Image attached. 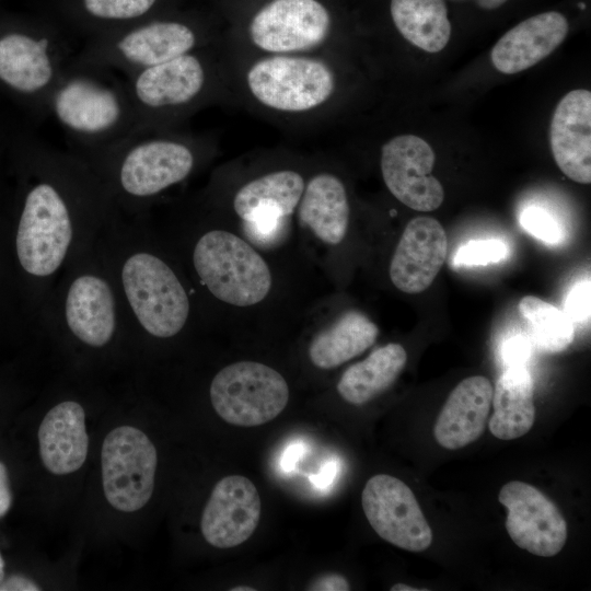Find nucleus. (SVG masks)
I'll use <instances>...</instances> for the list:
<instances>
[{
	"instance_id": "nucleus-1",
	"label": "nucleus",
	"mask_w": 591,
	"mask_h": 591,
	"mask_svg": "<svg viewBox=\"0 0 591 591\" xmlns=\"http://www.w3.org/2000/svg\"><path fill=\"white\" fill-rule=\"evenodd\" d=\"M25 171L13 248L37 316L59 276L116 209L89 163L71 151L35 143Z\"/></svg>"
},
{
	"instance_id": "nucleus-2",
	"label": "nucleus",
	"mask_w": 591,
	"mask_h": 591,
	"mask_svg": "<svg viewBox=\"0 0 591 591\" xmlns=\"http://www.w3.org/2000/svg\"><path fill=\"white\" fill-rule=\"evenodd\" d=\"M36 317L61 369L100 380L121 369L132 373L127 321L96 241L69 263Z\"/></svg>"
},
{
	"instance_id": "nucleus-3",
	"label": "nucleus",
	"mask_w": 591,
	"mask_h": 591,
	"mask_svg": "<svg viewBox=\"0 0 591 591\" xmlns=\"http://www.w3.org/2000/svg\"><path fill=\"white\" fill-rule=\"evenodd\" d=\"M127 321L135 374L159 343L181 336L192 316L190 294L157 244L146 217L117 210L97 236Z\"/></svg>"
},
{
	"instance_id": "nucleus-4",
	"label": "nucleus",
	"mask_w": 591,
	"mask_h": 591,
	"mask_svg": "<svg viewBox=\"0 0 591 591\" xmlns=\"http://www.w3.org/2000/svg\"><path fill=\"white\" fill-rule=\"evenodd\" d=\"M200 157L199 141L165 130L137 132L85 161L121 216L146 217L158 197L193 174Z\"/></svg>"
},
{
	"instance_id": "nucleus-5",
	"label": "nucleus",
	"mask_w": 591,
	"mask_h": 591,
	"mask_svg": "<svg viewBox=\"0 0 591 591\" xmlns=\"http://www.w3.org/2000/svg\"><path fill=\"white\" fill-rule=\"evenodd\" d=\"M96 445L95 490L102 511L114 521L132 522L153 498L159 467L158 448L138 420V391L132 382L112 401Z\"/></svg>"
},
{
	"instance_id": "nucleus-6",
	"label": "nucleus",
	"mask_w": 591,
	"mask_h": 591,
	"mask_svg": "<svg viewBox=\"0 0 591 591\" xmlns=\"http://www.w3.org/2000/svg\"><path fill=\"white\" fill-rule=\"evenodd\" d=\"M48 116L63 131L70 151L84 160L139 132L125 80L113 70L72 60L51 92Z\"/></svg>"
},
{
	"instance_id": "nucleus-7",
	"label": "nucleus",
	"mask_w": 591,
	"mask_h": 591,
	"mask_svg": "<svg viewBox=\"0 0 591 591\" xmlns=\"http://www.w3.org/2000/svg\"><path fill=\"white\" fill-rule=\"evenodd\" d=\"M112 399L101 380L61 369L47 384L36 429L39 465L53 485L83 477L94 452L93 418Z\"/></svg>"
},
{
	"instance_id": "nucleus-8",
	"label": "nucleus",
	"mask_w": 591,
	"mask_h": 591,
	"mask_svg": "<svg viewBox=\"0 0 591 591\" xmlns=\"http://www.w3.org/2000/svg\"><path fill=\"white\" fill-rule=\"evenodd\" d=\"M124 80L139 132L165 131L210 95L212 65L201 47Z\"/></svg>"
},
{
	"instance_id": "nucleus-9",
	"label": "nucleus",
	"mask_w": 591,
	"mask_h": 591,
	"mask_svg": "<svg viewBox=\"0 0 591 591\" xmlns=\"http://www.w3.org/2000/svg\"><path fill=\"white\" fill-rule=\"evenodd\" d=\"M192 269L217 300L236 306L263 301L271 288L264 258L240 236L221 229L200 233L190 250Z\"/></svg>"
},
{
	"instance_id": "nucleus-10",
	"label": "nucleus",
	"mask_w": 591,
	"mask_h": 591,
	"mask_svg": "<svg viewBox=\"0 0 591 591\" xmlns=\"http://www.w3.org/2000/svg\"><path fill=\"white\" fill-rule=\"evenodd\" d=\"M200 46L201 36L192 25L177 20H152L91 37L71 60L128 76Z\"/></svg>"
},
{
	"instance_id": "nucleus-11",
	"label": "nucleus",
	"mask_w": 591,
	"mask_h": 591,
	"mask_svg": "<svg viewBox=\"0 0 591 591\" xmlns=\"http://www.w3.org/2000/svg\"><path fill=\"white\" fill-rule=\"evenodd\" d=\"M73 55L49 28L4 33L0 36V82L48 117L51 92Z\"/></svg>"
},
{
	"instance_id": "nucleus-12",
	"label": "nucleus",
	"mask_w": 591,
	"mask_h": 591,
	"mask_svg": "<svg viewBox=\"0 0 591 591\" xmlns=\"http://www.w3.org/2000/svg\"><path fill=\"white\" fill-rule=\"evenodd\" d=\"M246 85L263 106L282 113L318 108L335 91V76L321 59L298 55H270L254 62Z\"/></svg>"
},
{
	"instance_id": "nucleus-13",
	"label": "nucleus",
	"mask_w": 591,
	"mask_h": 591,
	"mask_svg": "<svg viewBox=\"0 0 591 591\" xmlns=\"http://www.w3.org/2000/svg\"><path fill=\"white\" fill-rule=\"evenodd\" d=\"M209 399L225 422L256 427L275 419L285 409L289 387L275 369L255 361H239L215 374Z\"/></svg>"
},
{
	"instance_id": "nucleus-14",
	"label": "nucleus",
	"mask_w": 591,
	"mask_h": 591,
	"mask_svg": "<svg viewBox=\"0 0 591 591\" xmlns=\"http://www.w3.org/2000/svg\"><path fill=\"white\" fill-rule=\"evenodd\" d=\"M331 15L317 0H271L252 18L253 45L269 55H294L314 49L327 38Z\"/></svg>"
},
{
	"instance_id": "nucleus-15",
	"label": "nucleus",
	"mask_w": 591,
	"mask_h": 591,
	"mask_svg": "<svg viewBox=\"0 0 591 591\" xmlns=\"http://www.w3.org/2000/svg\"><path fill=\"white\" fill-rule=\"evenodd\" d=\"M362 509L374 532L384 541L409 552H422L432 531L412 489L401 479L376 474L364 485Z\"/></svg>"
},
{
	"instance_id": "nucleus-16",
	"label": "nucleus",
	"mask_w": 591,
	"mask_h": 591,
	"mask_svg": "<svg viewBox=\"0 0 591 591\" xmlns=\"http://www.w3.org/2000/svg\"><path fill=\"white\" fill-rule=\"evenodd\" d=\"M507 509L506 529L520 548L542 557L558 554L567 540V523L556 505L534 486L512 480L498 495Z\"/></svg>"
},
{
	"instance_id": "nucleus-17",
	"label": "nucleus",
	"mask_w": 591,
	"mask_h": 591,
	"mask_svg": "<svg viewBox=\"0 0 591 591\" xmlns=\"http://www.w3.org/2000/svg\"><path fill=\"white\" fill-rule=\"evenodd\" d=\"M436 154L428 142L415 135H399L382 147L381 172L391 194L417 211L438 209L444 189L431 175Z\"/></svg>"
},
{
	"instance_id": "nucleus-18",
	"label": "nucleus",
	"mask_w": 591,
	"mask_h": 591,
	"mask_svg": "<svg viewBox=\"0 0 591 591\" xmlns=\"http://www.w3.org/2000/svg\"><path fill=\"white\" fill-rule=\"evenodd\" d=\"M260 513V497L253 482L242 475L225 476L215 485L202 509L201 535L216 548L239 546L255 532Z\"/></svg>"
},
{
	"instance_id": "nucleus-19",
	"label": "nucleus",
	"mask_w": 591,
	"mask_h": 591,
	"mask_svg": "<svg viewBox=\"0 0 591 591\" xmlns=\"http://www.w3.org/2000/svg\"><path fill=\"white\" fill-rule=\"evenodd\" d=\"M447 248V234L438 220L430 217L412 219L391 260L393 285L405 293L425 291L443 266Z\"/></svg>"
},
{
	"instance_id": "nucleus-20",
	"label": "nucleus",
	"mask_w": 591,
	"mask_h": 591,
	"mask_svg": "<svg viewBox=\"0 0 591 591\" xmlns=\"http://www.w3.org/2000/svg\"><path fill=\"white\" fill-rule=\"evenodd\" d=\"M549 143L560 171L573 182L591 183V93L568 92L557 104L549 129Z\"/></svg>"
},
{
	"instance_id": "nucleus-21",
	"label": "nucleus",
	"mask_w": 591,
	"mask_h": 591,
	"mask_svg": "<svg viewBox=\"0 0 591 591\" xmlns=\"http://www.w3.org/2000/svg\"><path fill=\"white\" fill-rule=\"evenodd\" d=\"M568 31L567 19L557 11L533 15L499 38L490 53L491 62L507 74L529 69L551 55Z\"/></svg>"
},
{
	"instance_id": "nucleus-22",
	"label": "nucleus",
	"mask_w": 591,
	"mask_h": 591,
	"mask_svg": "<svg viewBox=\"0 0 591 591\" xmlns=\"http://www.w3.org/2000/svg\"><path fill=\"white\" fill-rule=\"evenodd\" d=\"M493 385L483 375L461 381L450 393L433 428L437 442L456 450L474 442L484 432L493 398Z\"/></svg>"
},
{
	"instance_id": "nucleus-23",
	"label": "nucleus",
	"mask_w": 591,
	"mask_h": 591,
	"mask_svg": "<svg viewBox=\"0 0 591 591\" xmlns=\"http://www.w3.org/2000/svg\"><path fill=\"white\" fill-rule=\"evenodd\" d=\"M299 220L326 244L340 243L349 224V202L343 182L331 173L314 175L298 205Z\"/></svg>"
},
{
	"instance_id": "nucleus-24",
	"label": "nucleus",
	"mask_w": 591,
	"mask_h": 591,
	"mask_svg": "<svg viewBox=\"0 0 591 591\" xmlns=\"http://www.w3.org/2000/svg\"><path fill=\"white\" fill-rule=\"evenodd\" d=\"M489 430L498 439L524 436L535 419L534 383L525 367H508L498 378L491 398Z\"/></svg>"
},
{
	"instance_id": "nucleus-25",
	"label": "nucleus",
	"mask_w": 591,
	"mask_h": 591,
	"mask_svg": "<svg viewBox=\"0 0 591 591\" xmlns=\"http://www.w3.org/2000/svg\"><path fill=\"white\" fill-rule=\"evenodd\" d=\"M378 335V326L367 315L348 311L314 336L309 356L316 368L333 369L371 347Z\"/></svg>"
},
{
	"instance_id": "nucleus-26",
	"label": "nucleus",
	"mask_w": 591,
	"mask_h": 591,
	"mask_svg": "<svg viewBox=\"0 0 591 591\" xmlns=\"http://www.w3.org/2000/svg\"><path fill=\"white\" fill-rule=\"evenodd\" d=\"M407 361L404 347L390 343L350 366L337 383L339 395L349 404L363 405L387 390Z\"/></svg>"
},
{
	"instance_id": "nucleus-27",
	"label": "nucleus",
	"mask_w": 591,
	"mask_h": 591,
	"mask_svg": "<svg viewBox=\"0 0 591 591\" xmlns=\"http://www.w3.org/2000/svg\"><path fill=\"white\" fill-rule=\"evenodd\" d=\"M391 16L402 36L428 51L442 50L451 36L444 0H391Z\"/></svg>"
},
{
	"instance_id": "nucleus-28",
	"label": "nucleus",
	"mask_w": 591,
	"mask_h": 591,
	"mask_svg": "<svg viewBox=\"0 0 591 591\" xmlns=\"http://www.w3.org/2000/svg\"><path fill=\"white\" fill-rule=\"evenodd\" d=\"M304 186L303 177L296 171L267 173L236 192L233 208L241 219L254 210H273L290 217L299 205Z\"/></svg>"
},
{
	"instance_id": "nucleus-29",
	"label": "nucleus",
	"mask_w": 591,
	"mask_h": 591,
	"mask_svg": "<svg viewBox=\"0 0 591 591\" xmlns=\"http://www.w3.org/2000/svg\"><path fill=\"white\" fill-rule=\"evenodd\" d=\"M518 308L542 350L560 352L572 343L573 324L564 311L534 296L522 298Z\"/></svg>"
},
{
	"instance_id": "nucleus-30",
	"label": "nucleus",
	"mask_w": 591,
	"mask_h": 591,
	"mask_svg": "<svg viewBox=\"0 0 591 591\" xmlns=\"http://www.w3.org/2000/svg\"><path fill=\"white\" fill-rule=\"evenodd\" d=\"M159 0H80L82 15L99 27L107 25L103 34L139 23L157 5ZM101 34V35H103ZM92 36V37H93Z\"/></svg>"
},
{
	"instance_id": "nucleus-31",
	"label": "nucleus",
	"mask_w": 591,
	"mask_h": 591,
	"mask_svg": "<svg viewBox=\"0 0 591 591\" xmlns=\"http://www.w3.org/2000/svg\"><path fill=\"white\" fill-rule=\"evenodd\" d=\"M507 244L497 239L473 240L463 244L454 256L456 266H485L507 258Z\"/></svg>"
},
{
	"instance_id": "nucleus-32",
	"label": "nucleus",
	"mask_w": 591,
	"mask_h": 591,
	"mask_svg": "<svg viewBox=\"0 0 591 591\" xmlns=\"http://www.w3.org/2000/svg\"><path fill=\"white\" fill-rule=\"evenodd\" d=\"M519 221L528 233L547 244H557L563 237L558 222L543 208L536 206L525 208Z\"/></svg>"
},
{
	"instance_id": "nucleus-33",
	"label": "nucleus",
	"mask_w": 591,
	"mask_h": 591,
	"mask_svg": "<svg viewBox=\"0 0 591 591\" xmlns=\"http://www.w3.org/2000/svg\"><path fill=\"white\" fill-rule=\"evenodd\" d=\"M590 281L577 283L569 292L565 313L571 322L582 323L590 316Z\"/></svg>"
},
{
	"instance_id": "nucleus-34",
	"label": "nucleus",
	"mask_w": 591,
	"mask_h": 591,
	"mask_svg": "<svg viewBox=\"0 0 591 591\" xmlns=\"http://www.w3.org/2000/svg\"><path fill=\"white\" fill-rule=\"evenodd\" d=\"M532 352L530 340L517 335L507 339L501 347V358L508 367H525Z\"/></svg>"
},
{
	"instance_id": "nucleus-35",
	"label": "nucleus",
	"mask_w": 591,
	"mask_h": 591,
	"mask_svg": "<svg viewBox=\"0 0 591 591\" xmlns=\"http://www.w3.org/2000/svg\"><path fill=\"white\" fill-rule=\"evenodd\" d=\"M349 589L346 578L337 573L324 575L315 579L308 588L313 591H347Z\"/></svg>"
},
{
	"instance_id": "nucleus-36",
	"label": "nucleus",
	"mask_w": 591,
	"mask_h": 591,
	"mask_svg": "<svg viewBox=\"0 0 591 591\" xmlns=\"http://www.w3.org/2000/svg\"><path fill=\"white\" fill-rule=\"evenodd\" d=\"M42 584L34 578L24 575H13L5 577L0 584V591H37L42 590Z\"/></svg>"
},
{
	"instance_id": "nucleus-37",
	"label": "nucleus",
	"mask_w": 591,
	"mask_h": 591,
	"mask_svg": "<svg viewBox=\"0 0 591 591\" xmlns=\"http://www.w3.org/2000/svg\"><path fill=\"white\" fill-rule=\"evenodd\" d=\"M13 495L5 464L0 461V518L4 517L11 509Z\"/></svg>"
},
{
	"instance_id": "nucleus-38",
	"label": "nucleus",
	"mask_w": 591,
	"mask_h": 591,
	"mask_svg": "<svg viewBox=\"0 0 591 591\" xmlns=\"http://www.w3.org/2000/svg\"><path fill=\"white\" fill-rule=\"evenodd\" d=\"M337 473V464L336 462H327L325 463L321 471L311 476V482L321 489L327 488L334 480Z\"/></svg>"
},
{
	"instance_id": "nucleus-39",
	"label": "nucleus",
	"mask_w": 591,
	"mask_h": 591,
	"mask_svg": "<svg viewBox=\"0 0 591 591\" xmlns=\"http://www.w3.org/2000/svg\"><path fill=\"white\" fill-rule=\"evenodd\" d=\"M304 452V447L300 443L291 444L283 453L280 465L286 472L293 470L294 464Z\"/></svg>"
},
{
	"instance_id": "nucleus-40",
	"label": "nucleus",
	"mask_w": 591,
	"mask_h": 591,
	"mask_svg": "<svg viewBox=\"0 0 591 591\" xmlns=\"http://www.w3.org/2000/svg\"><path fill=\"white\" fill-rule=\"evenodd\" d=\"M474 1L482 9L494 10L505 4L508 0H474Z\"/></svg>"
},
{
	"instance_id": "nucleus-41",
	"label": "nucleus",
	"mask_w": 591,
	"mask_h": 591,
	"mask_svg": "<svg viewBox=\"0 0 591 591\" xmlns=\"http://www.w3.org/2000/svg\"><path fill=\"white\" fill-rule=\"evenodd\" d=\"M390 590L391 591H421V590H427V589H418V588H413L404 583H396L392 586Z\"/></svg>"
},
{
	"instance_id": "nucleus-42",
	"label": "nucleus",
	"mask_w": 591,
	"mask_h": 591,
	"mask_svg": "<svg viewBox=\"0 0 591 591\" xmlns=\"http://www.w3.org/2000/svg\"><path fill=\"white\" fill-rule=\"evenodd\" d=\"M4 568H5L4 559H3L2 555H1V552H0V584L5 579Z\"/></svg>"
},
{
	"instance_id": "nucleus-43",
	"label": "nucleus",
	"mask_w": 591,
	"mask_h": 591,
	"mask_svg": "<svg viewBox=\"0 0 591 591\" xmlns=\"http://www.w3.org/2000/svg\"><path fill=\"white\" fill-rule=\"evenodd\" d=\"M230 590L231 591H255L256 589H254L252 587L240 586V587H234V588H232Z\"/></svg>"
}]
</instances>
